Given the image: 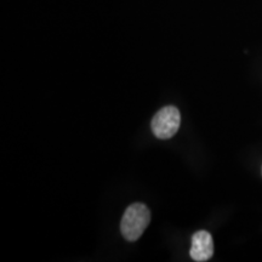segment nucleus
<instances>
[{
	"instance_id": "obj_3",
	"label": "nucleus",
	"mask_w": 262,
	"mask_h": 262,
	"mask_svg": "<svg viewBox=\"0 0 262 262\" xmlns=\"http://www.w3.org/2000/svg\"><path fill=\"white\" fill-rule=\"evenodd\" d=\"M189 255L194 261L204 262L214 255V241L208 231H198L192 237V247Z\"/></svg>"
},
{
	"instance_id": "obj_1",
	"label": "nucleus",
	"mask_w": 262,
	"mask_h": 262,
	"mask_svg": "<svg viewBox=\"0 0 262 262\" xmlns=\"http://www.w3.org/2000/svg\"><path fill=\"white\" fill-rule=\"evenodd\" d=\"M150 222V211L142 203H134L124 212L120 222V232L129 242H135L143 234Z\"/></svg>"
},
{
	"instance_id": "obj_2",
	"label": "nucleus",
	"mask_w": 262,
	"mask_h": 262,
	"mask_svg": "<svg viewBox=\"0 0 262 262\" xmlns=\"http://www.w3.org/2000/svg\"><path fill=\"white\" fill-rule=\"evenodd\" d=\"M181 125V114L175 106H166L162 108L153 117L152 131L156 137L160 140H168L178 133Z\"/></svg>"
}]
</instances>
